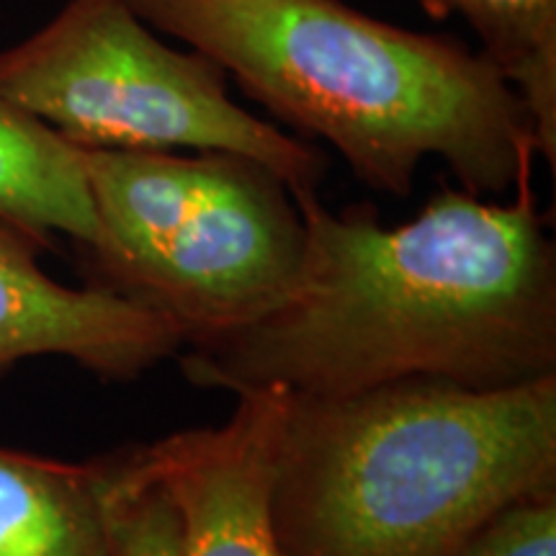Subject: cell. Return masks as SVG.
I'll use <instances>...</instances> for the list:
<instances>
[{"label":"cell","mask_w":556,"mask_h":556,"mask_svg":"<svg viewBox=\"0 0 556 556\" xmlns=\"http://www.w3.org/2000/svg\"><path fill=\"white\" fill-rule=\"evenodd\" d=\"M531 178L510 201L441 189L405 225L371 206L294 197L304 258L291 294L253 323L180 348L184 377L309 397L405 379L510 389L556 377V245Z\"/></svg>","instance_id":"6da1fadb"},{"label":"cell","mask_w":556,"mask_h":556,"mask_svg":"<svg viewBox=\"0 0 556 556\" xmlns=\"http://www.w3.org/2000/svg\"><path fill=\"white\" fill-rule=\"evenodd\" d=\"M152 29L204 52L289 127L332 144L368 189L405 199L443 160L462 191L513 193L536 135L505 75L462 41L340 0H129Z\"/></svg>","instance_id":"7a4b0ae2"},{"label":"cell","mask_w":556,"mask_h":556,"mask_svg":"<svg viewBox=\"0 0 556 556\" xmlns=\"http://www.w3.org/2000/svg\"><path fill=\"white\" fill-rule=\"evenodd\" d=\"M556 492V377L287 392L270 528L281 556H458L497 513Z\"/></svg>","instance_id":"3957f363"},{"label":"cell","mask_w":556,"mask_h":556,"mask_svg":"<svg viewBox=\"0 0 556 556\" xmlns=\"http://www.w3.org/2000/svg\"><path fill=\"white\" fill-rule=\"evenodd\" d=\"M80 163L101 227L83 258L90 283L170 317L186 343L253 323L291 294L304 219L261 163L124 150H80Z\"/></svg>","instance_id":"277c9868"},{"label":"cell","mask_w":556,"mask_h":556,"mask_svg":"<svg viewBox=\"0 0 556 556\" xmlns=\"http://www.w3.org/2000/svg\"><path fill=\"white\" fill-rule=\"evenodd\" d=\"M204 52L160 41L129 0H67L29 39L0 50V101L78 150L229 152L255 160L291 197L317 193L323 152L229 96Z\"/></svg>","instance_id":"5b68a950"},{"label":"cell","mask_w":556,"mask_h":556,"mask_svg":"<svg viewBox=\"0 0 556 556\" xmlns=\"http://www.w3.org/2000/svg\"><path fill=\"white\" fill-rule=\"evenodd\" d=\"M283 402L281 387L242 392L217 428L137 443L139 469L178 516L176 556H281L268 500Z\"/></svg>","instance_id":"8992f818"},{"label":"cell","mask_w":556,"mask_h":556,"mask_svg":"<svg viewBox=\"0 0 556 556\" xmlns=\"http://www.w3.org/2000/svg\"><path fill=\"white\" fill-rule=\"evenodd\" d=\"M41 253L37 240L0 222V377L21 361L60 356L103 381H129L178 356V323L106 287L54 281Z\"/></svg>","instance_id":"52a82bcc"},{"label":"cell","mask_w":556,"mask_h":556,"mask_svg":"<svg viewBox=\"0 0 556 556\" xmlns=\"http://www.w3.org/2000/svg\"><path fill=\"white\" fill-rule=\"evenodd\" d=\"M129 446L88 462L0 446V556H116Z\"/></svg>","instance_id":"ba28073f"},{"label":"cell","mask_w":556,"mask_h":556,"mask_svg":"<svg viewBox=\"0 0 556 556\" xmlns=\"http://www.w3.org/2000/svg\"><path fill=\"white\" fill-rule=\"evenodd\" d=\"M0 222L45 250H58L60 238L73 240L78 253L101 242L80 150L5 101H0Z\"/></svg>","instance_id":"9c48e42d"},{"label":"cell","mask_w":556,"mask_h":556,"mask_svg":"<svg viewBox=\"0 0 556 556\" xmlns=\"http://www.w3.org/2000/svg\"><path fill=\"white\" fill-rule=\"evenodd\" d=\"M433 18L458 13L482 54L516 88L536 135V152L556 165V0H420Z\"/></svg>","instance_id":"30bf717a"},{"label":"cell","mask_w":556,"mask_h":556,"mask_svg":"<svg viewBox=\"0 0 556 556\" xmlns=\"http://www.w3.org/2000/svg\"><path fill=\"white\" fill-rule=\"evenodd\" d=\"M131 477L114 520L116 556H176L178 516L157 484L139 469L137 443H131Z\"/></svg>","instance_id":"8fae6325"},{"label":"cell","mask_w":556,"mask_h":556,"mask_svg":"<svg viewBox=\"0 0 556 556\" xmlns=\"http://www.w3.org/2000/svg\"><path fill=\"white\" fill-rule=\"evenodd\" d=\"M458 556H556V492L505 507Z\"/></svg>","instance_id":"7c38bea8"}]
</instances>
